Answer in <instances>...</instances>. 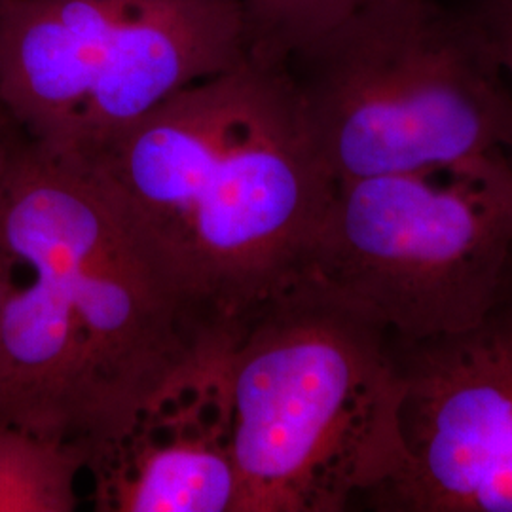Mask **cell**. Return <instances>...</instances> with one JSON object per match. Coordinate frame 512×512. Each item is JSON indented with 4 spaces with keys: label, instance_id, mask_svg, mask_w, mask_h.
<instances>
[{
    "label": "cell",
    "instance_id": "3957f363",
    "mask_svg": "<svg viewBox=\"0 0 512 512\" xmlns=\"http://www.w3.org/2000/svg\"><path fill=\"white\" fill-rule=\"evenodd\" d=\"M393 338L306 277L241 330L220 382L243 512H340L403 471Z\"/></svg>",
    "mask_w": 512,
    "mask_h": 512
},
{
    "label": "cell",
    "instance_id": "5bb4252c",
    "mask_svg": "<svg viewBox=\"0 0 512 512\" xmlns=\"http://www.w3.org/2000/svg\"><path fill=\"white\" fill-rule=\"evenodd\" d=\"M361 0H342V16L348 12V10H351L355 4H359Z\"/></svg>",
    "mask_w": 512,
    "mask_h": 512
},
{
    "label": "cell",
    "instance_id": "4fadbf2b",
    "mask_svg": "<svg viewBox=\"0 0 512 512\" xmlns=\"http://www.w3.org/2000/svg\"><path fill=\"white\" fill-rule=\"evenodd\" d=\"M16 283H8V281H2L0 279V308H2V302H4V296H6V293L14 287Z\"/></svg>",
    "mask_w": 512,
    "mask_h": 512
},
{
    "label": "cell",
    "instance_id": "5b68a950",
    "mask_svg": "<svg viewBox=\"0 0 512 512\" xmlns=\"http://www.w3.org/2000/svg\"><path fill=\"white\" fill-rule=\"evenodd\" d=\"M300 277L395 340L473 329L512 300V160L336 183Z\"/></svg>",
    "mask_w": 512,
    "mask_h": 512
},
{
    "label": "cell",
    "instance_id": "8992f818",
    "mask_svg": "<svg viewBox=\"0 0 512 512\" xmlns=\"http://www.w3.org/2000/svg\"><path fill=\"white\" fill-rule=\"evenodd\" d=\"M245 55L239 0H0V103L80 162Z\"/></svg>",
    "mask_w": 512,
    "mask_h": 512
},
{
    "label": "cell",
    "instance_id": "277c9868",
    "mask_svg": "<svg viewBox=\"0 0 512 512\" xmlns=\"http://www.w3.org/2000/svg\"><path fill=\"white\" fill-rule=\"evenodd\" d=\"M287 67L336 183L480 164L511 148V84L465 8L361 0Z\"/></svg>",
    "mask_w": 512,
    "mask_h": 512
},
{
    "label": "cell",
    "instance_id": "7a4b0ae2",
    "mask_svg": "<svg viewBox=\"0 0 512 512\" xmlns=\"http://www.w3.org/2000/svg\"><path fill=\"white\" fill-rule=\"evenodd\" d=\"M82 164L154 239L230 349L300 277L336 190L287 63L249 54Z\"/></svg>",
    "mask_w": 512,
    "mask_h": 512
},
{
    "label": "cell",
    "instance_id": "7c38bea8",
    "mask_svg": "<svg viewBox=\"0 0 512 512\" xmlns=\"http://www.w3.org/2000/svg\"><path fill=\"white\" fill-rule=\"evenodd\" d=\"M12 122V116L8 114V110L4 109V105L0 103V129L6 128Z\"/></svg>",
    "mask_w": 512,
    "mask_h": 512
},
{
    "label": "cell",
    "instance_id": "8fae6325",
    "mask_svg": "<svg viewBox=\"0 0 512 512\" xmlns=\"http://www.w3.org/2000/svg\"><path fill=\"white\" fill-rule=\"evenodd\" d=\"M465 10L488 40L512 88V0H469Z\"/></svg>",
    "mask_w": 512,
    "mask_h": 512
},
{
    "label": "cell",
    "instance_id": "9c48e42d",
    "mask_svg": "<svg viewBox=\"0 0 512 512\" xmlns=\"http://www.w3.org/2000/svg\"><path fill=\"white\" fill-rule=\"evenodd\" d=\"M86 459L69 446L0 421V512H73Z\"/></svg>",
    "mask_w": 512,
    "mask_h": 512
},
{
    "label": "cell",
    "instance_id": "52a82bcc",
    "mask_svg": "<svg viewBox=\"0 0 512 512\" xmlns=\"http://www.w3.org/2000/svg\"><path fill=\"white\" fill-rule=\"evenodd\" d=\"M403 471L366 505L512 512V300L458 334L395 340Z\"/></svg>",
    "mask_w": 512,
    "mask_h": 512
},
{
    "label": "cell",
    "instance_id": "ba28073f",
    "mask_svg": "<svg viewBox=\"0 0 512 512\" xmlns=\"http://www.w3.org/2000/svg\"><path fill=\"white\" fill-rule=\"evenodd\" d=\"M181 433L135 450L112 478L118 512H243L238 465L228 437Z\"/></svg>",
    "mask_w": 512,
    "mask_h": 512
},
{
    "label": "cell",
    "instance_id": "30bf717a",
    "mask_svg": "<svg viewBox=\"0 0 512 512\" xmlns=\"http://www.w3.org/2000/svg\"><path fill=\"white\" fill-rule=\"evenodd\" d=\"M247 54L287 59L342 18V0H239Z\"/></svg>",
    "mask_w": 512,
    "mask_h": 512
},
{
    "label": "cell",
    "instance_id": "9a60e30c",
    "mask_svg": "<svg viewBox=\"0 0 512 512\" xmlns=\"http://www.w3.org/2000/svg\"><path fill=\"white\" fill-rule=\"evenodd\" d=\"M509 156H511V160H512V145H511V148H509Z\"/></svg>",
    "mask_w": 512,
    "mask_h": 512
},
{
    "label": "cell",
    "instance_id": "6da1fadb",
    "mask_svg": "<svg viewBox=\"0 0 512 512\" xmlns=\"http://www.w3.org/2000/svg\"><path fill=\"white\" fill-rule=\"evenodd\" d=\"M0 222L33 274L0 308V421L99 467L175 401L219 389L230 348L154 239L90 165L14 120Z\"/></svg>",
    "mask_w": 512,
    "mask_h": 512
}]
</instances>
